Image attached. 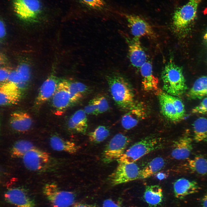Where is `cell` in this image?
<instances>
[{
    "mask_svg": "<svg viewBox=\"0 0 207 207\" xmlns=\"http://www.w3.org/2000/svg\"><path fill=\"white\" fill-rule=\"evenodd\" d=\"M74 207H97V206L94 205L78 203L76 204Z\"/></svg>",
    "mask_w": 207,
    "mask_h": 207,
    "instance_id": "7bdbcfd3",
    "label": "cell"
},
{
    "mask_svg": "<svg viewBox=\"0 0 207 207\" xmlns=\"http://www.w3.org/2000/svg\"><path fill=\"white\" fill-rule=\"evenodd\" d=\"M125 16L133 37L139 38L145 37L151 39L157 38V35L152 27L144 19L133 14H127Z\"/></svg>",
    "mask_w": 207,
    "mask_h": 207,
    "instance_id": "9c48e42d",
    "label": "cell"
},
{
    "mask_svg": "<svg viewBox=\"0 0 207 207\" xmlns=\"http://www.w3.org/2000/svg\"><path fill=\"white\" fill-rule=\"evenodd\" d=\"M166 175L164 173L159 172L157 175V178L160 180L166 178Z\"/></svg>",
    "mask_w": 207,
    "mask_h": 207,
    "instance_id": "ee69618b",
    "label": "cell"
},
{
    "mask_svg": "<svg viewBox=\"0 0 207 207\" xmlns=\"http://www.w3.org/2000/svg\"><path fill=\"white\" fill-rule=\"evenodd\" d=\"M187 96L190 100L200 99L207 97V76H201L195 81Z\"/></svg>",
    "mask_w": 207,
    "mask_h": 207,
    "instance_id": "7402d4cb",
    "label": "cell"
},
{
    "mask_svg": "<svg viewBox=\"0 0 207 207\" xmlns=\"http://www.w3.org/2000/svg\"><path fill=\"white\" fill-rule=\"evenodd\" d=\"M114 171L110 175L109 179L111 184L115 186L138 179L140 170L134 163H118Z\"/></svg>",
    "mask_w": 207,
    "mask_h": 207,
    "instance_id": "ba28073f",
    "label": "cell"
},
{
    "mask_svg": "<svg viewBox=\"0 0 207 207\" xmlns=\"http://www.w3.org/2000/svg\"><path fill=\"white\" fill-rule=\"evenodd\" d=\"M102 207H121L119 202L111 199H106L104 201Z\"/></svg>",
    "mask_w": 207,
    "mask_h": 207,
    "instance_id": "ab89813d",
    "label": "cell"
},
{
    "mask_svg": "<svg viewBox=\"0 0 207 207\" xmlns=\"http://www.w3.org/2000/svg\"><path fill=\"white\" fill-rule=\"evenodd\" d=\"M11 71L7 68L2 67L0 70V81L2 83L8 81V77Z\"/></svg>",
    "mask_w": 207,
    "mask_h": 207,
    "instance_id": "f35d334b",
    "label": "cell"
},
{
    "mask_svg": "<svg viewBox=\"0 0 207 207\" xmlns=\"http://www.w3.org/2000/svg\"><path fill=\"white\" fill-rule=\"evenodd\" d=\"M81 2L87 6L95 9H100L105 5L103 0H80Z\"/></svg>",
    "mask_w": 207,
    "mask_h": 207,
    "instance_id": "d590c367",
    "label": "cell"
},
{
    "mask_svg": "<svg viewBox=\"0 0 207 207\" xmlns=\"http://www.w3.org/2000/svg\"><path fill=\"white\" fill-rule=\"evenodd\" d=\"M98 96L99 102L97 115L106 112L109 108L108 102L106 98L101 96Z\"/></svg>",
    "mask_w": 207,
    "mask_h": 207,
    "instance_id": "74e56055",
    "label": "cell"
},
{
    "mask_svg": "<svg viewBox=\"0 0 207 207\" xmlns=\"http://www.w3.org/2000/svg\"><path fill=\"white\" fill-rule=\"evenodd\" d=\"M130 141L129 138L122 134L119 133L116 135L104 149L102 155L104 162L109 163L118 160L125 152Z\"/></svg>",
    "mask_w": 207,
    "mask_h": 207,
    "instance_id": "5b68a950",
    "label": "cell"
},
{
    "mask_svg": "<svg viewBox=\"0 0 207 207\" xmlns=\"http://www.w3.org/2000/svg\"><path fill=\"white\" fill-rule=\"evenodd\" d=\"M201 204L202 207H207V190L201 199Z\"/></svg>",
    "mask_w": 207,
    "mask_h": 207,
    "instance_id": "b9f144b4",
    "label": "cell"
},
{
    "mask_svg": "<svg viewBox=\"0 0 207 207\" xmlns=\"http://www.w3.org/2000/svg\"><path fill=\"white\" fill-rule=\"evenodd\" d=\"M191 112L195 114H207V97L204 98L198 105L194 107Z\"/></svg>",
    "mask_w": 207,
    "mask_h": 207,
    "instance_id": "8d00e7d4",
    "label": "cell"
},
{
    "mask_svg": "<svg viewBox=\"0 0 207 207\" xmlns=\"http://www.w3.org/2000/svg\"><path fill=\"white\" fill-rule=\"evenodd\" d=\"M52 98V103L53 107L60 112H62L72 104L69 91L68 81L64 80L59 82Z\"/></svg>",
    "mask_w": 207,
    "mask_h": 207,
    "instance_id": "4fadbf2b",
    "label": "cell"
},
{
    "mask_svg": "<svg viewBox=\"0 0 207 207\" xmlns=\"http://www.w3.org/2000/svg\"><path fill=\"white\" fill-rule=\"evenodd\" d=\"M13 3L16 15L24 20L34 21L41 12L39 0H13Z\"/></svg>",
    "mask_w": 207,
    "mask_h": 207,
    "instance_id": "8992f818",
    "label": "cell"
},
{
    "mask_svg": "<svg viewBox=\"0 0 207 207\" xmlns=\"http://www.w3.org/2000/svg\"><path fill=\"white\" fill-rule=\"evenodd\" d=\"M165 92L173 96L182 95L187 89L182 68L170 61L164 66L161 73Z\"/></svg>",
    "mask_w": 207,
    "mask_h": 207,
    "instance_id": "7a4b0ae2",
    "label": "cell"
},
{
    "mask_svg": "<svg viewBox=\"0 0 207 207\" xmlns=\"http://www.w3.org/2000/svg\"><path fill=\"white\" fill-rule=\"evenodd\" d=\"M106 79L113 99L120 108L129 111L142 106L137 103L132 88L124 77L112 75Z\"/></svg>",
    "mask_w": 207,
    "mask_h": 207,
    "instance_id": "6da1fadb",
    "label": "cell"
},
{
    "mask_svg": "<svg viewBox=\"0 0 207 207\" xmlns=\"http://www.w3.org/2000/svg\"><path fill=\"white\" fill-rule=\"evenodd\" d=\"M127 44L129 58L132 65L139 69L147 60V56L143 49L140 39L126 36L125 37Z\"/></svg>",
    "mask_w": 207,
    "mask_h": 207,
    "instance_id": "8fae6325",
    "label": "cell"
},
{
    "mask_svg": "<svg viewBox=\"0 0 207 207\" xmlns=\"http://www.w3.org/2000/svg\"><path fill=\"white\" fill-rule=\"evenodd\" d=\"M21 89L16 84L10 82L0 83V104L2 106L14 105L20 100Z\"/></svg>",
    "mask_w": 207,
    "mask_h": 207,
    "instance_id": "7c38bea8",
    "label": "cell"
},
{
    "mask_svg": "<svg viewBox=\"0 0 207 207\" xmlns=\"http://www.w3.org/2000/svg\"><path fill=\"white\" fill-rule=\"evenodd\" d=\"M158 97L161 111L163 115L173 122L181 120L170 95L165 92L160 91L159 92Z\"/></svg>",
    "mask_w": 207,
    "mask_h": 207,
    "instance_id": "ac0fdd59",
    "label": "cell"
},
{
    "mask_svg": "<svg viewBox=\"0 0 207 207\" xmlns=\"http://www.w3.org/2000/svg\"><path fill=\"white\" fill-rule=\"evenodd\" d=\"M43 192L53 207H69L75 201L73 192L59 190L55 184H46L44 187Z\"/></svg>",
    "mask_w": 207,
    "mask_h": 207,
    "instance_id": "52a82bcc",
    "label": "cell"
},
{
    "mask_svg": "<svg viewBox=\"0 0 207 207\" xmlns=\"http://www.w3.org/2000/svg\"><path fill=\"white\" fill-rule=\"evenodd\" d=\"M204 39L207 42V32L205 34L204 36Z\"/></svg>",
    "mask_w": 207,
    "mask_h": 207,
    "instance_id": "f6af8a7d",
    "label": "cell"
},
{
    "mask_svg": "<svg viewBox=\"0 0 207 207\" xmlns=\"http://www.w3.org/2000/svg\"><path fill=\"white\" fill-rule=\"evenodd\" d=\"M34 148L30 141L24 140L16 141L13 145L11 151V156L14 158H22L31 149Z\"/></svg>",
    "mask_w": 207,
    "mask_h": 207,
    "instance_id": "f546056e",
    "label": "cell"
},
{
    "mask_svg": "<svg viewBox=\"0 0 207 207\" xmlns=\"http://www.w3.org/2000/svg\"><path fill=\"white\" fill-rule=\"evenodd\" d=\"M143 197L145 202L151 207H156L162 202L163 199L162 190L158 185L147 186Z\"/></svg>",
    "mask_w": 207,
    "mask_h": 207,
    "instance_id": "cb8c5ba5",
    "label": "cell"
},
{
    "mask_svg": "<svg viewBox=\"0 0 207 207\" xmlns=\"http://www.w3.org/2000/svg\"><path fill=\"white\" fill-rule=\"evenodd\" d=\"M202 0H189L185 4L175 10L172 22L173 28L176 31L184 30L194 20Z\"/></svg>",
    "mask_w": 207,
    "mask_h": 207,
    "instance_id": "277c9868",
    "label": "cell"
},
{
    "mask_svg": "<svg viewBox=\"0 0 207 207\" xmlns=\"http://www.w3.org/2000/svg\"><path fill=\"white\" fill-rule=\"evenodd\" d=\"M192 126L194 141L197 143L207 142V118H198Z\"/></svg>",
    "mask_w": 207,
    "mask_h": 207,
    "instance_id": "4316f807",
    "label": "cell"
},
{
    "mask_svg": "<svg viewBox=\"0 0 207 207\" xmlns=\"http://www.w3.org/2000/svg\"><path fill=\"white\" fill-rule=\"evenodd\" d=\"M165 161L161 157L153 159L142 170H140L138 179L147 178L158 172L164 166Z\"/></svg>",
    "mask_w": 207,
    "mask_h": 207,
    "instance_id": "83f0119b",
    "label": "cell"
},
{
    "mask_svg": "<svg viewBox=\"0 0 207 207\" xmlns=\"http://www.w3.org/2000/svg\"><path fill=\"white\" fill-rule=\"evenodd\" d=\"M18 71L23 83L28 82L30 77V70L28 65L25 63L20 65L17 68Z\"/></svg>",
    "mask_w": 207,
    "mask_h": 207,
    "instance_id": "d6a6232c",
    "label": "cell"
},
{
    "mask_svg": "<svg viewBox=\"0 0 207 207\" xmlns=\"http://www.w3.org/2000/svg\"><path fill=\"white\" fill-rule=\"evenodd\" d=\"M5 198L7 202L18 207H35L34 201L21 188L9 189L5 193Z\"/></svg>",
    "mask_w": 207,
    "mask_h": 207,
    "instance_id": "9a60e30c",
    "label": "cell"
},
{
    "mask_svg": "<svg viewBox=\"0 0 207 207\" xmlns=\"http://www.w3.org/2000/svg\"><path fill=\"white\" fill-rule=\"evenodd\" d=\"M128 111L123 116L121 121L123 127L127 130L131 129L136 126L140 119L145 115L142 106Z\"/></svg>",
    "mask_w": 207,
    "mask_h": 207,
    "instance_id": "484cf974",
    "label": "cell"
},
{
    "mask_svg": "<svg viewBox=\"0 0 207 207\" xmlns=\"http://www.w3.org/2000/svg\"><path fill=\"white\" fill-rule=\"evenodd\" d=\"M99 102L98 96L91 100L85 107L84 111L86 114L97 115Z\"/></svg>",
    "mask_w": 207,
    "mask_h": 207,
    "instance_id": "836d02e7",
    "label": "cell"
},
{
    "mask_svg": "<svg viewBox=\"0 0 207 207\" xmlns=\"http://www.w3.org/2000/svg\"><path fill=\"white\" fill-rule=\"evenodd\" d=\"M22 158L25 167L34 171L43 169L49 163L50 159L48 153L35 147L26 153Z\"/></svg>",
    "mask_w": 207,
    "mask_h": 207,
    "instance_id": "30bf717a",
    "label": "cell"
},
{
    "mask_svg": "<svg viewBox=\"0 0 207 207\" xmlns=\"http://www.w3.org/2000/svg\"><path fill=\"white\" fill-rule=\"evenodd\" d=\"M69 91L72 103L78 101L87 91V87L84 84L77 82L68 81Z\"/></svg>",
    "mask_w": 207,
    "mask_h": 207,
    "instance_id": "f1b7e54d",
    "label": "cell"
},
{
    "mask_svg": "<svg viewBox=\"0 0 207 207\" xmlns=\"http://www.w3.org/2000/svg\"><path fill=\"white\" fill-rule=\"evenodd\" d=\"M14 83L19 87L21 89L24 86V84L22 82L21 79L16 70L11 71L9 76L8 81Z\"/></svg>",
    "mask_w": 207,
    "mask_h": 207,
    "instance_id": "e575fe53",
    "label": "cell"
},
{
    "mask_svg": "<svg viewBox=\"0 0 207 207\" xmlns=\"http://www.w3.org/2000/svg\"><path fill=\"white\" fill-rule=\"evenodd\" d=\"M86 114L84 110H82L76 111L71 116L68 121V129L78 133H85L88 126Z\"/></svg>",
    "mask_w": 207,
    "mask_h": 207,
    "instance_id": "44dd1931",
    "label": "cell"
},
{
    "mask_svg": "<svg viewBox=\"0 0 207 207\" xmlns=\"http://www.w3.org/2000/svg\"><path fill=\"white\" fill-rule=\"evenodd\" d=\"M185 166L191 172L201 176L207 175V158L198 155L188 160Z\"/></svg>",
    "mask_w": 207,
    "mask_h": 207,
    "instance_id": "d4e9b609",
    "label": "cell"
},
{
    "mask_svg": "<svg viewBox=\"0 0 207 207\" xmlns=\"http://www.w3.org/2000/svg\"><path fill=\"white\" fill-rule=\"evenodd\" d=\"M139 69L142 77V84L143 89L147 91L157 90L158 80L153 74L152 66L151 62L147 61Z\"/></svg>",
    "mask_w": 207,
    "mask_h": 207,
    "instance_id": "d6986e66",
    "label": "cell"
},
{
    "mask_svg": "<svg viewBox=\"0 0 207 207\" xmlns=\"http://www.w3.org/2000/svg\"><path fill=\"white\" fill-rule=\"evenodd\" d=\"M59 82L53 75L49 76L41 86L36 99L35 105L41 106L54 95Z\"/></svg>",
    "mask_w": 207,
    "mask_h": 207,
    "instance_id": "2e32d148",
    "label": "cell"
},
{
    "mask_svg": "<svg viewBox=\"0 0 207 207\" xmlns=\"http://www.w3.org/2000/svg\"><path fill=\"white\" fill-rule=\"evenodd\" d=\"M200 189V187L197 182L184 178L177 180L173 184L175 196L180 199L198 192Z\"/></svg>",
    "mask_w": 207,
    "mask_h": 207,
    "instance_id": "e0dca14e",
    "label": "cell"
},
{
    "mask_svg": "<svg viewBox=\"0 0 207 207\" xmlns=\"http://www.w3.org/2000/svg\"><path fill=\"white\" fill-rule=\"evenodd\" d=\"M109 134V131L107 127L99 126L89 134V139L91 142L99 143L106 139Z\"/></svg>",
    "mask_w": 207,
    "mask_h": 207,
    "instance_id": "4dcf8cb0",
    "label": "cell"
},
{
    "mask_svg": "<svg viewBox=\"0 0 207 207\" xmlns=\"http://www.w3.org/2000/svg\"><path fill=\"white\" fill-rule=\"evenodd\" d=\"M5 34V27L3 21H0V37L1 38H3Z\"/></svg>",
    "mask_w": 207,
    "mask_h": 207,
    "instance_id": "60d3db41",
    "label": "cell"
},
{
    "mask_svg": "<svg viewBox=\"0 0 207 207\" xmlns=\"http://www.w3.org/2000/svg\"><path fill=\"white\" fill-rule=\"evenodd\" d=\"M193 149L192 139L186 134L174 141L171 155L175 159L184 160L189 157Z\"/></svg>",
    "mask_w": 207,
    "mask_h": 207,
    "instance_id": "5bb4252c",
    "label": "cell"
},
{
    "mask_svg": "<svg viewBox=\"0 0 207 207\" xmlns=\"http://www.w3.org/2000/svg\"><path fill=\"white\" fill-rule=\"evenodd\" d=\"M32 119L28 113L22 111L16 112L10 116V126L16 131L23 132L28 131L32 126Z\"/></svg>",
    "mask_w": 207,
    "mask_h": 207,
    "instance_id": "ffe728a7",
    "label": "cell"
},
{
    "mask_svg": "<svg viewBox=\"0 0 207 207\" xmlns=\"http://www.w3.org/2000/svg\"><path fill=\"white\" fill-rule=\"evenodd\" d=\"M170 96L177 112L181 120L184 118L185 116V110L184 105L181 99L177 97L170 95Z\"/></svg>",
    "mask_w": 207,
    "mask_h": 207,
    "instance_id": "1f68e13d",
    "label": "cell"
},
{
    "mask_svg": "<svg viewBox=\"0 0 207 207\" xmlns=\"http://www.w3.org/2000/svg\"><path fill=\"white\" fill-rule=\"evenodd\" d=\"M50 144L51 147L55 150L64 151L71 154L76 153L79 149L78 146L75 143L56 135L51 137Z\"/></svg>",
    "mask_w": 207,
    "mask_h": 207,
    "instance_id": "603a6c76",
    "label": "cell"
},
{
    "mask_svg": "<svg viewBox=\"0 0 207 207\" xmlns=\"http://www.w3.org/2000/svg\"><path fill=\"white\" fill-rule=\"evenodd\" d=\"M163 140L155 136H147L134 144L117 160L118 163H134L139 158L151 152L162 148Z\"/></svg>",
    "mask_w": 207,
    "mask_h": 207,
    "instance_id": "3957f363",
    "label": "cell"
}]
</instances>
